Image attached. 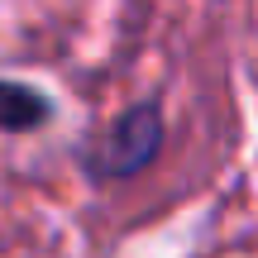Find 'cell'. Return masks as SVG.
<instances>
[{
	"label": "cell",
	"mask_w": 258,
	"mask_h": 258,
	"mask_svg": "<svg viewBox=\"0 0 258 258\" xmlns=\"http://www.w3.org/2000/svg\"><path fill=\"white\" fill-rule=\"evenodd\" d=\"M158 144H163V115H158L153 101H144L134 110H124L120 120L105 129L86 163H91V172L101 182H120V177H134V172H144L153 163Z\"/></svg>",
	"instance_id": "obj_1"
},
{
	"label": "cell",
	"mask_w": 258,
	"mask_h": 258,
	"mask_svg": "<svg viewBox=\"0 0 258 258\" xmlns=\"http://www.w3.org/2000/svg\"><path fill=\"white\" fill-rule=\"evenodd\" d=\"M48 115H53V105L38 86L0 77V129H38Z\"/></svg>",
	"instance_id": "obj_2"
}]
</instances>
